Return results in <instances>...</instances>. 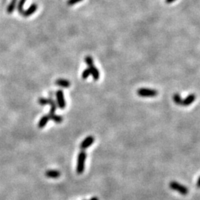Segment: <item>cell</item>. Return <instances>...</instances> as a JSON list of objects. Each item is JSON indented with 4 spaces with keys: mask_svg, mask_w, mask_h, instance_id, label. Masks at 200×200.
<instances>
[{
    "mask_svg": "<svg viewBox=\"0 0 200 200\" xmlns=\"http://www.w3.org/2000/svg\"><path fill=\"white\" fill-rule=\"evenodd\" d=\"M87 154L85 151H81L78 154L77 157V165H76V173L78 174H82L84 172L85 163Z\"/></svg>",
    "mask_w": 200,
    "mask_h": 200,
    "instance_id": "6da1fadb",
    "label": "cell"
},
{
    "mask_svg": "<svg viewBox=\"0 0 200 200\" xmlns=\"http://www.w3.org/2000/svg\"><path fill=\"white\" fill-rule=\"evenodd\" d=\"M137 94L142 97H154L158 94V91L154 89L150 88H140L138 89Z\"/></svg>",
    "mask_w": 200,
    "mask_h": 200,
    "instance_id": "7a4b0ae2",
    "label": "cell"
},
{
    "mask_svg": "<svg viewBox=\"0 0 200 200\" xmlns=\"http://www.w3.org/2000/svg\"><path fill=\"white\" fill-rule=\"evenodd\" d=\"M56 98H57V107L60 109L64 110L66 107V102H65V96H64V91L62 90H58L56 92Z\"/></svg>",
    "mask_w": 200,
    "mask_h": 200,
    "instance_id": "3957f363",
    "label": "cell"
},
{
    "mask_svg": "<svg viewBox=\"0 0 200 200\" xmlns=\"http://www.w3.org/2000/svg\"><path fill=\"white\" fill-rule=\"evenodd\" d=\"M169 186L172 190H176V191L182 194V195H187L188 193V188L184 186V185L180 184V183H178L177 182H171L170 183Z\"/></svg>",
    "mask_w": 200,
    "mask_h": 200,
    "instance_id": "277c9868",
    "label": "cell"
},
{
    "mask_svg": "<svg viewBox=\"0 0 200 200\" xmlns=\"http://www.w3.org/2000/svg\"><path fill=\"white\" fill-rule=\"evenodd\" d=\"M94 141H95V138H94L93 136H88V137H86L84 140L81 142L79 147H80V148L82 149V151H85L87 147L92 145L93 144H94Z\"/></svg>",
    "mask_w": 200,
    "mask_h": 200,
    "instance_id": "5b68a950",
    "label": "cell"
},
{
    "mask_svg": "<svg viewBox=\"0 0 200 200\" xmlns=\"http://www.w3.org/2000/svg\"><path fill=\"white\" fill-rule=\"evenodd\" d=\"M37 8H38L37 5H36V3L31 4V6H30L27 10L23 11L22 15L24 17H28V16H31L32 14H34V13L36 11V10H37Z\"/></svg>",
    "mask_w": 200,
    "mask_h": 200,
    "instance_id": "8992f818",
    "label": "cell"
},
{
    "mask_svg": "<svg viewBox=\"0 0 200 200\" xmlns=\"http://www.w3.org/2000/svg\"><path fill=\"white\" fill-rule=\"evenodd\" d=\"M91 71V74L92 75L93 79L95 81H98L99 79V76H100V74H99V70L96 68V67L94 66V65L89 66L88 68Z\"/></svg>",
    "mask_w": 200,
    "mask_h": 200,
    "instance_id": "52a82bcc",
    "label": "cell"
},
{
    "mask_svg": "<svg viewBox=\"0 0 200 200\" xmlns=\"http://www.w3.org/2000/svg\"><path fill=\"white\" fill-rule=\"evenodd\" d=\"M45 176L48 178L57 179L61 176V173L59 171H57V170H48L45 172Z\"/></svg>",
    "mask_w": 200,
    "mask_h": 200,
    "instance_id": "ba28073f",
    "label": "cell"
},
{
    "mask_svg": "<svg viewBox=\"0 0 200 200\" xmlns=\"http://www.w3.org/2000/svg\"><path fill=\"white\" fill-rule=\"evenodd\" d=\"M196 99V95L194 94H191L190 95H188L186 98L182 101V105L184 106H188L190 104L195 101Z\"/></svg>",
    "mask_w": 200,
    "mask_h": 200,
    "instance_id": "9c48e42d",
    "label": "cell"
},
{
    "mask_svg": "<svg viewBox=\"0 0 200 200\" xmlns=\"http://www.w3.org/2000/svg\"><path fill=\"white\" fill-rule=\"evenodd\" d=\"M55 84L59 86V87L68 88V87H69L70 86V82L68 80H67V79H58L56 80Z\"/></svg>",
    "mask_w": 200,
    "mask_h": 200,
    "instance_id": "30bf717a",
    "label": "cell"
},
{
    "mask_svg": "<svg viewBox=\"0 0 200 200\" xmlns=\"http://www.w3.org/2000/svg\"><path fill=\"white\" fill-rule=\"evenodd\" d=\"M50 120L49 116L48 115H44L40 119V120L38 122V128H43L44 127L46 126V125L48 124V121Z\"/></svg>",
    "mask_w": 200,
    "mask_h": 200,
    "instance_id": "8fae6325",
    "label": "cell"
},
{
    "mask_svg": "<svg viewBox=\"0 0 200 200\" xmlns=\"http://www.w3.org/2000/svg\"><path fill=\"white\" fill-rule=\"evenodd\" d=\"M48 116H49L50 119L57 122V123H61L63 122V117L59 116V115L55 114V113H49Z\"/></svg>",
    "mask_w": 200,
    "mask_h": 200,
    "instance_id": "7c38bea8",
    "label": "cell"
},
{
    "mask_svg": "<svg viewBox=\"0 0 200 200\" xmlns=\"http://www.w3.org/2000/svg\"><path fill=\"white\" fill-rule=\"evenodd\" d=\"M18 0H11V2H10V4L8 5L7 8V13L8 14H13V12L15 10L16 7V5H17Z\"/></svg>",
    "mask_w": 200,
    "mask_h": 200,
    "instance_id": "4fadbf2b",
    "label": "cell"
},
{
    "mask_svg": "<svg viewBox=\"0 0 200 200\" xmlns=\"http://www.w3.org/2000/svg\"><path fill=\"white\" fill-rule=\"evenodd\" d=\"M49 104H50V106H51V108H50L49 113H55V112H56V111H57L58 107H57V102H56V101L53 100V98H51V102H50Z\"/></svg>",
    "mask_w": 200,
    "mask_h": 200,
    "instance_id": "5bb4252c",
    "label": "cell"
},
{
    "mask_svg": "<svg viewBox=\"0 0 200 200\" xmlns=\"http://www.w3.org/2000/svg\"><path fill=\"white\" fill-rule=\"evenodd\" d=\"M26 0H19L18 4L16 5V7H17V10L18 12H19V14H22L23 11H24V9H23V7H24V5L25 3Z\"/></svg>",
    "mask_w": 200,
    "mask_h": 200,
    "instance_id": "9a60e30c",
    "label": "cell"
},
{
    "mask_svg": "<svg viewBox=\"0 0 200 200\" xmlns=\"http://www.w3.org/2000/svg\"><path fill=\"white\" fill-rule=\"evenodd\" d=\"M51 98L52 97H51V96H50V98H48V99H47V98L41 97L38 99V103H39L40 105H46V104H49Z\"/></svg>",
    "mask_w": 200,
    "mask_h": 200,
    "instance_id": "2e32d148",
    "label": "cell"
},
{
    "mask_svg": "<svg viewBox=\"0 0 200 200\" xmlns=\"http://www.w3.org/2000/svg\"><path fill=\"white\" fill-rule=\"evenodd\" d=\"M173 102L176 103L178 105H180V104H182V101L183 99H182L181 96H180L179 94H175L173 96Z\"/></svg>",
    "mask_w": 200,
    "mask_h": 200,
    "instance_id": "e0dca14e",
    "label": "cell"
},
{
    "mask_svg": "<svg viewBox=\"0 0 200 200\" xmlns=\"http://www.w3.org/2000/svg\"><path fill=\"white\" fill-rule=\"evenodd\" d=\"M90 75H91V71H90V69L89 68L85 69V70H83V72H82V79H87Z\"/></svg>",
    "mask_w": 200,
    "mask_h": 200,
    "instance_id": "ac0fdd59",
    "label": "cell"
},
{
    "mask_svg": "<svg viewBox=\"0 0 200 200\" xmlns=\"http://www.w3.org/2000/svg\"><path fill=\"white\" fill-rule=\"evenodd\" d=\"M85 63L87 64L88 66H91V65H94V59H93L92 57H90V56H87V57H86L85 58Z\"/></svg>",
    "mask_w": 200,
    "mask_h": 200,
    "instance_id": "d6986e66",
    "label": "cell"
},
{
    "mask_svg": "<svg viewBox=\"0 0 200 200\" xmlns=\"http://www.w3.org/2000/svg\"><path fill=\"white\" fill-rule=\"evenodd\" d=\"M83 0H68L67 2V5L68 6H72V5H75V4L78 3V2H82Z\"/></svg>",
    "mask_w": 200,
    "mask_h": 200,
    "instance_id": "ffe728a7",
    "label": "cell"
},
{
    "mask_svg": "<svg viewBox=\"0 0 200 200\" xmlns=\"http://www.w3.org/2000/svg\"><path fill=\"white\" fill-rule=\"evenodd\" d=\"M175 1H176V0H165V2L167 4H171V3H173V2H174Z\"/></svg>",
    "mask_w": 200,
    "mask_h": 200,
    "instance_id": "44dd1931",
    "label": "cell"
},
{
    "mask_svg": "<svg viewBox=\"0 0 200 200\" xmlns=\"http://www.w3.org/2000/svg\"><path fill=\"white\" fill-rule=\"evenodd\" d=\"M197 188H200V176H199V177L198 180H197Z\"/></svg>",
    "mask_w": 200,
    "mask_h": 200,
    "instance_id": "7402d4cb",
    "label": "cell"
},
{
    "mask_svg": "<svg viewBox=\"0 0 200 200\" xmlns=\"http://www.w3.org/2000/svg\"><path fill=\"white\" fill-rule=\"evenodd\" d=\"M90 200H99V199L97 198V197H92V198H91V199Z\"/></svg>",
    "mask_w": 200,
    "mask_h": 200,
    "instance_id": "603a6c76",
    "label": "cell"
},
{
    "mask_svg": "<svg viewBox=\"0 0 200 200\" xmlns=\"http://www.w3.org/2000/svg\"><path fill=\"white\" fill-rule=\"evenodd\" d=\"M84 200H85V199H84Z\"/></svg>",
    "mask_w": 200,
    "mask_h": 200,
    "instance_id": "cb8c5ba5",
    "label": "cell"
}]
</instances>
